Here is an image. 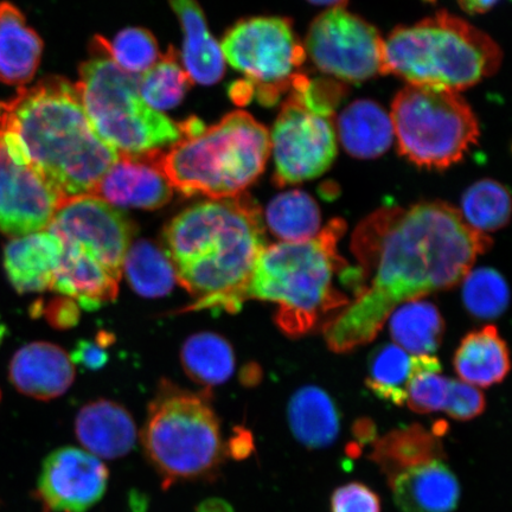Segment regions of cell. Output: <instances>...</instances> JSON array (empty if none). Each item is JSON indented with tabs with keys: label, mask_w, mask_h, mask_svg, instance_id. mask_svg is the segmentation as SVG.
Listing matches in <instances>:
<instances>
[{
	"label": "cell",
	"mask_w": 512,
	"mask_h": 512,
	"mask_svg": "<svg viewBox=\"0 0 512 512\" xmlns=\"http://www.w3.org/2000/svg\"><path fill=\"white\" fill-rule=\"evenodd\" d=\"M491 246L445 202L377 210L352 240L363 285L371 273L370 285L325 326L326 344L341 354L368 344L396 307L458 285Z\"/></svg>",
	"instance_id": "cell-1"
},
{
	"label": "cell",
	"mask_w": 512,
	"mask_h": 512,
	"mask_svg": "<svg viewBox=\"0 0 512 512\" xmlns=\"http://www.w3.org/2000/svg\"><path fill=\"white\" fill-rule=\"evenodd\" d=\"M0 136L11 158L34 170L62 201L93 195L120 155L94 130L75 85L62 78L0 101Z\"/></svg>",
	"instance_id": "cell-2"
},
{
	"label": "cell",
	"mask_w": 512,
	"mask_h": 512,
	"mask_svg": "<svg viewBox=\"0 0 512 512\" xmlns=\"http://www.w3.org/2000/svg\"><path fill=\"white\" fill-rule=\"evenodd\" d=\"M266 243L261 209L245 192L194 204L163 230L177 283L198 298L190 311L238 312Z\"/></svg>",
	"instance_id": "cell-3"
},
{
	"label": "cell",
	"mask_w": 512,
	"mask_h": 512,
	"mask_svg": "<svg viewBox=\"0 0 512 512\" xmlns=\"http://www.w3.org/2000/svg\"><path fill=\"white\" fill-rule=\"evenodd\" d=\"M344 232V221L332 220L316 238L266 247L256 261L246 297L278 304L275 322L287 336L307 334L325 313L347 305L334 284L350 268L337 251Z\"/></svg>",
	"instance_id": "cell-4"
},
{
	"label": "cell",
	"mask_w": 512,
	"mask_h": 512,
	"mask_svg": "<svg viewBox=\"0 0 512 512\" xmlns=\"http://www.w3.org/2000/svg\"><path fill=\"white\" fill-rule=\"evenodd\" d=\"M503 54L498 44L462 18L439 12L396 28L383 42L382 74L408 85L460 92L495 75Z\"/></svg>",
	"instance_id": "cell-5"
},
{
	"label": "cell",
	"mask_w": 512,
	"mask_h": 512,
	"mask_svg": "<svg viewBox=\"0 0 512 512\" xmlns=\"http://www.w3.org/2000/svg\"><path fill=\"white\" fill-rule=\"evenodd\" d=\"M270 132L243 111L196 133H183L159 165L171 187L185 196L221 200L243 194L264 172Z\"/></svg>",
	"instance_id": "cell-6"
},
{
	"label": "cell",
	"mask_w": 512,
	"mask_h": 512,
	"mask_svg": "<svg viewBox=\"0 0 512 512\" xmlns=\"http://www.w3.org/2000/svg\"><path fill=\"white\" fill-rule=\"evenodd\" d=\"M78 89L83 110L96 133L123 155H139L175 144L181 127L145 104L138 75L121 69L107 54L100 37L91 59L81 64Z\"/></svg>",
	"instance_id": "cell-7"
},
{
	"label": "cell",
	"mask_w": 512,
	"mask_h": 512,
	"mask_svg": "<svg viewBox=\"0 0 512 512\" xmlns=\"http://www.w3.org/2000/svg\"><path fill=\"white\" fill-rule=\"evenodd\" d=\"M143 444L164 489L213 475L226 456L220 421L208 396L171 386L151 402Z\"/></svg>",
	"instance_id": "cell-8"
},
{
	"label": "cell",
	"mask_w": 512,
	"mask_h": 512,
	"mask_svg": "<svg viewBox=\"0 0 512 512\" xmlns=\"http://www.w3.org/2000/svg\"><path fill=\"white\" fill-rule=\"evenodd\" d=\"M390 118L401 155L426 168L460 162L480 133L470 105L447 89L408 85L396 95Z\"/></svg>",
	"instance_id": "cell-9"
},
{
	"label": "cell",
	"mask_w": 512,
	"mask_h": 512,
	"mask_svg": "<svg viewBox=\"0 0 512 512\" xmlns=\"http://www.w3.org/2000/svg\"><path fill=\"white\" fill-rule=\"evenodd\" d=\"M224 60L247 78L261 104L273 105L302 76L305 48L290 19L254 17L230 28L221 43Z\"/></svg>",
	"instance_id": "cell-10"
},
{
	"label": "cell",
	"mask_w": 512,
	"mask_h": 512,
	"mask_svg": "<svg viewBox=\"0 0 512 512\" xmlns=\"http://www.w3.org/2000/svg\"><path fill=\"white\" fill-rule=\"evenodd\" d=\"M290 93L270 133L274 181L279 187L322 176L337 156L334 117L313 111Z\"/></svg>",
	"instance_id": "cell-11"
},
{
	"label": "cell",
	"mask_w": 512,
	"mask_h": 512,
	"mask_svg": "<svg viewBox=\"0 0 512 512\" xmlns=\"http://www.w3.org/2000/svg\"><path fill=\"white\" fill-rule=\"evenodd\" d=\"M383 42L373 25L336 8L312 22L304 48L320 72L342 81L362 82L382 74Z\"/></svg>",
	"instance_id": "cell-12"
},
{
	"label": "cell",
	"mask_w": 512,
	"mask_h": 512,
	"mask_svg": "<svg viewBox=\"0 0 512 512\" xmlns=\"http://www.w3.org/2000/svg\"><path fill=\"white\" fill-rule=\"evenodd\" d=\"M47 230L62 243L86 249L121 278L136 228L123 211L98 196L83 195L62 201Z\"/></svg>",
	"instance_id": "cell-13"
},
{
	"label": "cell",
	"mask_w": 512,
	"mask_h": 512,
	"mask_svg": "<svg viewBox=\"0 0 512 512\" xmlns=\"http://www.w3.org/2000/svg\"><path fill=\"white\" fill-rule=\"evenodd\" d=\"M108 478L98 457L62 447L44 460L35 494L43 512H86L104 497Z\"/></svg>",
	"instance_id": "cell-14"
},
{
	"label": "cell",
	"mask_w": 512,
	"mask_h": 512,
	"mask_svg": "<svg viewBox=\"0 0 512 512\" xmlns=\"http://www.w3.org/2000/svg\"><path fill=\"white\" fill-rule=\"evenodd\" d=\"M61 202L34 170L11 158L0 136V233L17 238L46 230Z\"/></svg>",
	"instance_id": "cell-15"
},
{
	"label": "cell",
	"mask_w": 512,
	"mask_h": 512,
	"mask_svg": "<svg viewBox=\"0 0 512 512\" xmlns=\"http://www.w3.org/2000/svg\"><path fill=\"white\" fill-rule=\"evenodd\" d=\"M159 150L139 155L120 153L93 192L113 207L155 210L172 197L168 178L159 165Z\"/></svg>",
	"instance_id": "cell-16"
},
{
	"label": "cell",
	"mask_w": 512,
	"mask_h": 512,
	"mask_svg": "<svg viewBox=\"0 0 512 512\" xmlns=\"http://www.w3.org/2000/svg\"><path fill=\"white\" fill-rule=\"evenodd\" d=\"M75 379L69 355L57 345L36 342L19 349L10 364V380L19 392L37 400H53Z\"/></svg>",
	"instance_id": "cell-17"
},
{
	"label": "cell",
	"mask_w": 512,
	"mask_h": 512,
	"mask_svg": "<svg viewBox=\"0 0 512 512\" xmlns=\"http://www.w3.org/2000/svg\"><path fill=\"white\" fill-rule=\"evenodd\" d=\"M62 256L51 290L75 300L82 309L98 310L118 296L119 280L86 249L62 243Z\"/></svg>",
	"instance_id": "cell-18"
},
{
	"label": "cell",
	"mask_w": 512,
	"mask_h": 512,
	"mask_svg": "<svg viewBox=\"0 0 512 512\" xmlns=\"http://www.w3.org/2000/svg\"><path fill=\"white\" fill-rule=\"evenodd\" d=\"M392 490L401 512H453L460 499L459 480L440 459L399 472Z\"/></svg>",
	"instance_id": "cell-19"
},
{
	"label": "cell",
	"mask_w": 512,
	"mask_h": 512,
	"mask_svg": "<svg viewBox=\"0 0 512 512\" xmlns=\"http://www.w3.org/2000/svg\"><path fill=\"white\" fill-rule=\"evenodd\" d=\"M62 242L49 230L12 238L4 248V268L18 293L51 290L62 256Z\"/></svg>",
	"instance_id": "cell-20"
},
{
	"label": "cell",
	"mask_w": 512,
	"mask_h": 512,
	"mask_svg": "<svg viewBox=\"0 0 512 512\" xmlns=\"http://www.w3.org/2000/svg\"><path fill=\"white\" fill-rule=\"evenodd\" d=\"M75 433L87 452L99 459L125 457L138 438L131 414L108 400L87 403L76 416Z\"/></svg>",
	"instance_id": "cell-21"
},
{
	"label": "cell",
	"mask_w": 512,
	"mask_h": 512,
	"mask_svg": "<svg viewBox=\"0 0 512 512\" xmlns=\"http://www.w3.org/2000/svg\"><path fill=\"white\" fill-rule=\"evenodd\" d=\"M183 30L182 62L192 82L213 86L226 72L221 44L208 29L197 0H169Z\"/></svg>",
	"instance_id": "cell-22"
},
{
	"label": "cell",
	"mask_w": 512,
	"mask_h": 512,
	"mask_svg": "<svg viewBox=\"0 0 512 512\" xmlns=\"http://www.w3.org/2000/svg\"><path fill=\"white\" fill-rule=\"evenodd\" d=\"M43 42L14 4L0 3V82L28 85L40 67Z\"/></svg>",
	"instance_id": "cell-23"
},
{
	"label": "cell",
	"mask_w": 512,
	"mask_h": 512,
	"mask_svg": "<svg viewBox=\"0 0 512 512\" xmlns=\"http://www.w3.org/2000/svg\"><path fill=\"white\" fill-rule=\"evenodd\" d=\"M335 128L345 151L360 159L382 156L395 138L390 114L370 100L352 102L339 115Z\"/></svg>",
	"instance_id": "cell-24"
},
{
	"label": "cell",
	"mask_w": 512,
	"mask_h": 512,
	"mask_svg": "<svg viewBox=\"0 0 512 512\" xmlns=\"http://www.w3.org/2000/svg\"><path fill=\"white\" fill-rule=\"evenodd\" d=\"M454 369L463 382L488 388L501 383L510 371L507 343L494 325L467 335L454 355Z\"/></svg>",
	"instance_id": "cell-25"
},
{
	"label": "cell",
	"mask_w": 512,
	"mask_h": 512,
	"mask_svg": "<svg viewBox=\"0 0 512 512\" xmlns=\"http://www.w3.org/2000/svg\"><path fill=\"white\" fill-rule=\"evenodd\" d=\"M287 418L294 438L312 450L334 444L341 431V414L335 401L315 386L300 388L292 395Z\"/></svg>",
	"instance_id": "cell-26"
},
{
	"label": "cell",
	"mask_w": 512,
	"mask_h": 512,
	"mask_svg": "<svg viewBox=\"0 0 512 512\" xmlns=\"http://www.w3.org/2000/svg\"><path fill=\"white\" fill-rule=\"evenodd\" d=\"M389 330L395 345L409 355L432 356L443 341L445 320L437 306L416 299L396 307Z\"/></svg>",
	"instance_id": "cell-27"
},
{
	"label": "cell",
	"mask_w": 512,
	"mask_h": 512,
	"mask_svg": "<svg viewBox=\"0 0 512 512\" xmlns=\"http://www.w3.org/2000/svg\"><path fill=\"white\" fill-rule=\"evenodd\" d=\"M266 223L283 242H303L316 238L322 230V215L309 194L291 190L275 196L268 204Z\"/></svg>",
	"instance_id": "cell-28"
},
{
	"label": "cell",
	"mask_w": 512,
	"mask_h": 512,
	"mask_svg": "<svg viewBox=\"0 0 512 512\" xmlns=\"http://www.w3.org/2000/svg\"><path fill=\"white\" fill-rule=\"evenodd\" d=\"M123 270L134 292L146 298L164 297L177 283L169 256L149 240H139L128 248Z\"/></svg>",
	"instance_id": "cell-29"
},
{
	"label": "cell",
	"mask_w": 512,
	"mask_h": 512,
	"mask_svg": "<svg viewBox=\"0 0 512 512\" xmlns=\"http://www.w3.org/2000/svg\"><path fill=\"white\" fill-rule=\"evenodd\" d=\"M181 360L191 380L209 387L229 380L235 369L232 345L213 332L189 337L183 344Z\"/></svg>",
	"instance_id": "cell-30"
},
{
	"label": "cell",
	"mask_w": 512,
	"mask_h": 512,
	"mask_svg": "<svg viewBox=\"0 0 512 512\" xmlns=\"http://www.w3.org/2000/svg\"><path fill=\"white\" fill-rule=\"evenodd\" d=\"M437 437L419 425L394 431L377 441L373 459L393 478L409 467L440 459L443 448Z\"/></svg>",
	"instance_id": "cell-31"
},
{
	"label": "cell",
	"mask_w": 512,
	"mask_h": 512,
	"mask_svg": "<svg viewBox=\"0 0 512 512\" xmlns=\"http://www.w3.org/2000/svg\"><path fill=\"white\" fill-rule=\"evenodd\" d=\"M416 357L395 344H384L374 350L369 362L367 386L377 398L403 406L409 382L415 373Z\"/></svg>",
	"instance_id": "cell-32"
},
{
	"label": "cell",
	"mask_w": 512,
	"mask_h": 512,
	"mask_svg": "<svg viewBox=\"0 0 512 512\" xmlns=\"http://www.w3.org/2000/svg\"><path fill=\"white\" fill-rule=\"evenodd\" d=\"M192 83L194 82L179 64L176 50L172 47L168 53L160 55L150 69L138 75L140 96L147 106L160 113L181 104Z\"/></svg>",
	"instance_id": "cell-33"
},
{
	"label": "cell",
	"mask_w": 512,
	"mask_h": 512,
	"mask_svg": "<svg viewBox=\"0 0 512 512\" xmlns=\"http://www.w3.org/2000/svg\"><path fill=\"white\" fill-rule=\"evenodd\" d=\"M460 214L477 232H496L510 221V192L494 179H482L465 191Z\"/></svg>",
	"instance_id": "cell-34"
},
{
	"label": "cell",
	"mask_w": 512,
	"mask_h": 512,
	"mask_svg": "<svg viewBox=\"0 0 512 512\" xmlns=\"http://www.w3.org/2000/svg\"><path fill=\"white\" fill-rule=\"evenodd\" d=\"M463 299L466 310L472 316L495 319L508 309L509 286L503 275L494 268H477L464 278Z\"/></svg>",
	"instance_id": "cell-35"
},
{
	"label": "cell",
	"mask_w": 512,
	"mask_h": 512,
	"mask_svg": "<svg viewBox=\"0 0 512 512\" xmlns=\"http://www.w3.org/2000/svg\"><path fill=\"white\" fill-rule=\"evenodd\" d=\"M441 364L434 356H416L415 373L407 390L406 403L415 413L444 411L451 379L440 374Z\"/></svg>",
	"instance_id": "cell-36"
},
{
	"label": "cell",
	"mask_w": 512,
	"mask_h": 512,
	"mask_svg": "<svg viewBox=\"0 0 512 512\" xmlns=\"http://www.w3.org/2000/svg\"><path fill=\"white\" fill-rule=\"evenodd\" d=\"M107 54L125 72L140 75L150 69L160 54L155 36L143 28L121 30L112 42L100 37Z\"/></svg>",
	"instance_id": "cell-37"
},
{
	"label": "cell",
	"mask_w": 512,
	"mask_h": 512,
	"mask_svg": "<svg viewBox=\"0 0 512 512\" xmlns=\"http://www.w3.org/2000/svg\"><path fill=\"white\" fill-rule=\"evenodd\" d=\"M485 396L472 384L451 380L450 392L444 412L452 419L467 421L477 418L485 411Z\"/></svg>",
	"instance_id": "cell-38"
},
{
	"label": "cell",
	"mask_w": 512,
	"mask_h": 512,
	"mask_svg": "<svg viewBox=\"0 0 512 512\" xmlns=\"http://www.w3.org/2000/svg\"><path fill=\"white\" fill-rule=\"evenodd\" d=\"M332 512H381V499L369 486L352 482L339 486L331 497Z\"/></svg>",
	"instance_id": "cell-39"
},
{
	"label": "cell",
	"mask_w": 512,
	"mask_h": 512,
	"mask_svg": "<svg viewBox=\"0 0 512 512\" xmlns=\"http://www.w3.org/2000/svg\"><path fill=\"white\" fill-rule=\"evenodd\" d=\"M112 342L113 336L107 334V332L99 335L96 341L83 339V341L75 345L72 355L69 356L70 360L87 370H100L110 360L106 348Z\"/></svg>",
	"instance_id": "cell-40"
},
{
	"label": "cell",
	"mask_w": 512,
	"mask_h": 512,
	"mask_svg": "<svg viewBox=\"0 0 512 512\" xmlns=\"http://www.w3.org/2000/svg\"><path fill=\"white\" fill-rule=\"evenodd\" d=\"M48 322L57 329H69L79 322L80 306L70 298L51 300L43 310Z\"/></svg>",
	"instance_id": "cell-41"
},
{
	"label": "cell",
	"mask_w": 512,
	"mask_h": 512,
	"mask_svg": "<svg viewBox=\"0 0 512 512\" xmlns=\"http://www.w3.org/2000/svg\"><path fill=\"white\" fill-rule=\"evenodd\" d=\"M501 0H458L462 9L470 15L485 14L494 9Z\"/></svg>",
	"instance_id": "cell-42"
},
{
	"label": "cell",
	"mask_w": 512,
	"mask_h": 512,
	"mask_svg": "<svg viewBox=\"0 0 512 512\" xmlns=\"http://www.w3.org/2000/svg\"><path fill=\"white\" fill-rule=\"evenodd\" d=\"M197 512H233V509L221 499H210V501L202 503Z\"/></svg>",
	"instance_id": "cell-43"
},
{
	"label": "cell",
	"mask_w": 512,
	"mask_h": 512,
	"mask_svg": "<svg viewBox=\"0 0 512 512\" xmlns=\"http://www.w3.org/2000/svg\"><path fill=\"white\" fill-rule=\"evenodd\" d=\"M315 5L326 6L329 9L343 8L348 4L349 0H307Z\"/></svg>",
	"instance_id": "cell-44"
},
{
	"label": "cell",
	"mask_w": 512,
	"mask_h": 512,
	"mask_svg": "<svg viewBox=\"0 0 512 512\" xmlns=\"http://www.w3.org/2000/svg\"><path fill=\"white\" fill-rule=\"evenodd\" d=\"M6 336V326L0 317V344H2L4 337Z\"/></svg>",
	"instance_id": "cell-45"
},
{
	"label": "cell",
	"mask_w": 512,
	"mask_h": 512,
	"mask_svg": "<svg viewBox=\"0 0 512 512\" xmlns=\"http://www.w3.org/2000/svg\"><path fill=\"white\" fill-rule=\"evenodd\" d=\"M0 399H2V393H0Z\"/></svg>",
	"instance_id": "cell-46"
}]
</instances>
